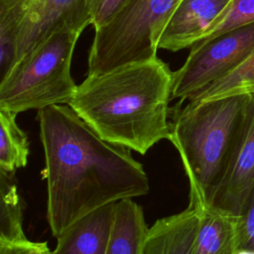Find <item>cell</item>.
Wrapping results in <instances>:
<instances>
[{
  "instance_id": "9",
  "label": "cell",
  "mask_w": 254,
  "mask_h": 254,
  "mask_svg": "<svg viewBox=\"0 0 254 254\" xmlns=\"http://www.w3.org/2000/svg\"><path fill=\"white\" fill-rule=\"evenodd\" d=\"M234 0H182L159 39L158 49L178 52L192 47Z\"/></svg>"
},
{
  "instance_id": "8",
  "label": "cell",
  "mask_w": 254,
  "mask_h": 254,
  "mask_svg": "<svg viewBox=\"0 0 254 254\" xmlns=\"http://www.w3.org/2000/svg\"><path fill=\"white\" fill-rule=\"evenodd\" d=\"M253 186L254 93L246 95L242 123L232 156L210 205L238 216Z\"/></svg>"
},
{
  "instance_id": "21",
  "label": "cell",
  "mask_w": 254,
  "mask_h": 254,
  "mask_svg": "<svg viewBox=\"0 0 254 254\" xmlns=\"http://www.w3.org/2000/svg\"><path fill=\"white\" fill-rule=\"evenodd\" d=\"M236 254H254V250L249 249H240L236 252Z\"/></svg>"
},
{
  "instance_id": "20",
  "label": "cell",
  "mask_w": 254,
  "mask_h": 254,
  "mask_svg": "<svg viewBox=\"0 0 254 254\" xmlns=\"http://www.w3.org/2000/svg\"><path fill=\"white\" fill-rule=\"evenodd\" d=\"M0 254H52L47 242L22 240H0Z\"/></svg>"
},
{
  "instance_id": "1",
  "label": "cell",
  "mask_w": 254,
  "mask_h": 254,
  "mask_svg": "<svg viewBox=\"0 0 254 254\" xmlns=\"http://www.w3.org/2000/svg\"><path fill=\"white\" fill-rule=\"evenodd\" d=\"M37 120L54 237L101 206L149 192L148 176L132 150L102 139L69 105L40 109Z\"/></svg>"
},
{
  "instance_id": "2",
  "label": "cell",
  "mask_w": 254,
  "mask_h": 254,
  "mask_svg": "<svg viewBox=\"0 0 254 254\" xmlns=\"http://www.w3.org/2000/svg\"><path fill=\"white\" fill-rule=\"evenodd\" d=\"M173 71L158 57L87 74L67 104L102 139L145 155L170 138Z\"/></svg>"
},
{
  "instance_id": "16",
  "label": "cell",
  "mask_w": 254,
  "mask_h": 254,
  "mask_svg": "<svg viewBox=\"0 0 254 254\" xmlns=\"http://www.w3.org/2000/svg\"><path fill=\"white\" fill-rule=\"evenodd\" d=\"M15 175L0 171V240L26 239L23 229L22 201Z\"/></svg>"
},
{
  "instance_id": "7",
  "label": "cell",
  "mask_w": 254,
  "mask_h": 254,
  "mask_svg": "<svg viewBox=\"0 0 254 254\" xmlns=\"http://www.w3.org/2000/svg\"><path fill=\"white\" fill-rule=\"evenodd\" d=\"M0 12L20 22L15 64L55 31L91 25L87 0H0Z\"/></svg>"
},
{
  "instance_id": "13",
  "label": "cell",
  "mask_w": 254,
  "mask_h": 254,
  "mask_svg": "<svg viewBox=\"0 0 254 254\" xmlns=\"http://www.w3.org/2000/svg\"><path fill=\"white\" fill-rule=\"evenodd\" d=\"M148 229L138 203L132 198L117 201L105 254H142Z\"/></svg>"
},
{
  "instance_id": "19",
  "label": "cell",
  "mask_w": 254,
  "mask_h": 254,
  "mask_svg": "<svg viewBox=\"0 0 254 254\" xmlns=\"http://www.w3.org/2000/svg\"><path fill=\"white\" fill-rule=\"evenodd\" d=\"M126 1L127 0H87L93 30L109 22Z\"/></svg>"
},
{
  "instance_id": "5",
  "label": "cell",
  "mask_w": 254,
  "mask_h": 254,
  "mask_svg": "<svg viewBox=\"0 0 254 254\" xmlns=\"http://www.w3.org/2000/svg\"><path fill=\"white\" fill-rule=\"evenodd\" d=\"M182 0H127L94 30L87 74L158 57L159 39Z\"/></svg>"
},
{
  "instance_id": "3",
  "label": "cell",
  "mask_w": 254,
  "mask_h": 254,
  "mask_svg": "<svg viewBox=\"0 0 254 254\" xmlns=\"http://www.w3.org/2000/svg\"><path fill=\"white\" fill-rule=\"evenodd\" d=\"M245 102L246 95H236L172 108L169 140L180 154L193 207L210 204L224 177Z\"/></svg>"
},
{
  "instance_id": "17",
  "label": "cell",
  "mask_w": 254,
  "mask_h": 254,
  "mask_svg": "<svg viewBox=\"0 0 254 254\" xmlns=\"http://www.w3.org/2000/svg\"><path fill=\"white\" fill-rule=\"evenodd\" d=\"M254 22V0H234L219 18L196 43L209 41L223 33ZM195 43V44H196Z\"/></svg>"
},
{
  "instance_id": "10",
  "label": "cell",
  "mask_w": 254,
  "mask_h": 254,
  "mask_svg": "<svg viewBox=\"0 0 254 254\" xmlns=\"http://www.w3.org/2000/svg\"><path fill=\"white\" fill-rule=\"evenodd\" d=\"M116 202L101 206L75 220L60 236L52 254H105Z\"/></svg>"
},
{
  "instance_id": "4",
  "label": "cell",
  "mask_w": 254,
  "mask_h": 254,
  "mask_svg": "<svg viewBox=\"0 0 254 254\" xmlns=\"http://www.w3.org/2000/svg\"><path fill=\"white\" fill-rule=\"evenodd\" d=\"M80 32L59 29L50 34L1 77L0 110L21 113L68 104L77 84L71 61Z\"/></svg>"
},
{
  "instance_id": "12",
  "label": "cell",
  "mask_w": 254,
  "mask_h": 254,
  "mask_svg": "<svg viewBox=\"0 0 254 254\" xmlns=\"http://www.w3.org/2000/svg\"><path fill=\"white\" fill-rule=\"evenodd\" d=\"M194 208L198 213V226L190 254H236L238 216L210 204Z\"/></svg>"
},
{
  "instance_id": "6",
  "label": "cell",
  "mask_w": 254,
  "mask_h": 254,
  "mask_svg": "<svg viewBox=\"0 0 254 254\" xmlns=\"http://www.w3.org/2000/svg\"><path fill=\"white\" fill-rule=\"evenodd\" d=\"M253 53L254 22L194 44L185 64L173 71L172 99H179L178 104H183Z\"/></svg>"
},
{
  "instance_id": "18",
  "label": "cell",
  "mask_w": 254,
  "mask_h": 254,
  "mask_svg": "<svg viewBox=\"0 0 254 254\" xmlns=\"http://www.w3.org/2000/svg\"><path fill=\"white\" fill-rule=\"evenodd\" d=\"M238 242L239 250H254V186L238 215Z\"/></svg>"
},
{
  "instance_id": "14",
  "label": "cell",
  "mask_w": 254,
  "mask_h": 254,
  "mask_svg": "<svg viewBox=\"0 0 254 254\" xmlns=\"http://www.w3.org/2000/svg\"><path fill=\"white\" fill-rule=\"evenodd\" d=\"M16 113L0 110V171L15 175L26 167L29 157V141L16 122Z\"/></svg>"
},
{
  "instance_id": "11",
  "label": "cell",
  "mask_w": 254,
  "mask_h": 254,
  "mask_svg": "<svg viewBox=\"0 0 254 254\" xmlns=\"http://www.w3.org/2000/svg\"><path fill=\"white\" fill-rule=\"evenodd\" d=\"M198 226V213L190 205L157 219L149 227L142 254H190Z\"/></svg>"
},
{
  "instance_id": "15",
  "label": "cell",
  "mask_w": 254,
  "mask_h": 254,
  "mask_svg": "<svg viewBox=\"0 0 254 254\" xmlns=\"http://www.w3.org/2000/svg\"><path fill=\"white\" fill-rule=\"evenodd\" d=\"M254 93V53L238 66L207 85L188 102L197 103Z\"/></svg>"
}]
</instances>
